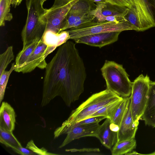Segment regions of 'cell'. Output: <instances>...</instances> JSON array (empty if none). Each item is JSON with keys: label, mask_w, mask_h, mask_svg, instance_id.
Instances as JSON below:
<instances>
[{"label": "cell", "mask_w": 155, "mask_h": 155, "mask_svg": "<svg viewBox=\"0 0 155 155\" xmlns=\"http://www.w3.org/2000/svg\"><path fill=\"white\" fill-rule=\"evenodd\" d=\"M45 69L41 107L57 96L69 107L79 99L84 91L86 73L75 43L67 41L59 46Z\"/></svg>", "instance_id": "obj_1"}, {"label": "cell", "mask_w": 155, "mask_h": 155, "mask_svg": "<svg viewBox=\"0 0 155 155\" xmlns=\"http://www.w3.org/2000/svg\"><path fill=\"white\" fill-rule=\"evenodd\" d=\"M122 98L107 89L93 94L73 110L68 118L55 130L54 133V138L61 135L64 131L76 123L89 117L104 107Z\"/></svg>", "instance_id": "obj_2"}, {"label": "cell", "mask_w": 155, "mask_h": 155, "mask_svg": "<svg viewBox=\"0 0 155 155\" xmlns=\"http://www.w3.org/2000/svg\"><path fill=\"white\" fill-rule=\"evenodd\" d=\"M42 0H26L27 16L21 32L23 48L37 39H41L45 32L46 22L43 17L47 9L43 7Z\"/></svg>", "instance_id": "obj_3"}, {"label": "cell", "mask_w": 155, "mask_h": 155, "mask_svg": "<svg viewBox=\"0 0 155 155\" xmlns=\"http://www.w3.org/2000/svg\"><path fill=\"white\" fill-rule=\"evenodd\" d=\"M101 70L107 89L123 98L130 96L132 82L122 65L107 60Z\"/></svg>", "instance_id": "obj_4"}, {"label": "cell", "mask_w": 155, "mask_h": 155, "mask_svg": "<svg viewBox=\"0 0 155 155\" xmlns=\"http://www.w3.org/2000/svg\"><path fill=\"white\" fill-rule=\"evenodd\" d=\"M129 30L137 31L136 28L128 22L120 21L118 23L110 21L99 22L94 20L69 29L70 39L79 38L93 34Z\"/></svg>", "instance_id": "obj_5"}, {"label": "cell", "mask_w": 155, "mask_h": 155, "mask_svg": "<svg viewBox=\"0 0 155 155\" xmlns=\"http://www.w3.org/2000/svg\"><path fill=\"white\" fill-rule=\"evenodd\" d=\"M150 81L147 74H141L132 82L130 108L134 121L137 126L147 103Z\"/></svg>", "instance_id": "obj_6"}, {"label": "cell", "mask_w": 155, "mask_h": 155, "mask_svg": "<svg viewBox=\"0 0 155 155\" xmlns=\"http://www.w3.org/2000/svg\"><path fill=\"white\" fill-rule=\"evenodd\" d=\"M134 4L129 8L125 21L134 25L137 31H143L155 27L150 5L147 0H133Z\"/></svg>", "instance_id": "obj_7"}, {"label": "cell", "mask_w": 155, "mask_h": 155, "mask_svg": "<svg viewBox=\"0 0 155 155\" xmlns=\"http://www.w3.org/2000/svg\"><path fill=\"white\" fill-rule=\"evenodd\" d=\"M78 0H55L52 6L47 9L43 16L46 22L45 32L60 33L68 13Z\"/></svg>", "instance_id": "obj_8"}, {"label": "cell", "mask_w": 155, "mask_h": 155, "mask_svg": "<svg viewBox=\"0 0 155 155\" xmlns=\"http://www.w3.org/2000/svg\"><path fill=\"white\" fill-rule=\"evenodd\" d=\"M56 48L48 45L41 39L25 63L14 71L17 72L26 73L32 71L37 67L41 69L45 68L47 64L45 58Z\"/></svg>", "instance_id": "obj_9"}, {"label": "cell", "mask_w": 155, "mask_h": 155, "mask_svg": "<svg viewBox=\"0 0 155 155\" xmlns=\"http://www.w3.org/2000/svg\"><path fill=\"white\" fill-rule=\"evenodd\" d=\"M93 3L88 0H78L68 13L60 32L72 28L76 22L94 9Z\"/></svg>", "instance_id": "obj_10"}, {"label": "cell", "mask_w": 155, "mask_h": 155, "mask_svg": "<svg viewBox=\"0 0 155 155\" xmlns=\"http://www.w3.org/2000/svg\"><path fill=\"white\" fill-rule=\"evenodd\" d=\"M100 125L99 123L78 125L72 126L63 133L67 136L59 147L62 148L72 141L85 137H95Z\"/></svg>", "instance_id": "obj_11"}, {"label": "cell", "mask_w": 155, "mask_h": 155, "mask_svg": "<svg viewBox=\"0 0 155 155\" xmlns=\"http://www.w3.org/2000/svg\"><path fill=\"white\" fill-rule=\"evenodd\" d=\"M120 31L98 33L74 39L76 43H83L101 48L117 41Z\"/></svg>", "instance_id": "obj_12"}, {"label": "cell", "mask_w": 155, "mask_h": 155, "mask_svg": "<svg viewBox=\"0 0 155 155\" xmlns=\"http://www.w3.org/2000/svg\"><path fill=\"white\" fill-rule=\"evenodd\" d=\"M137 128L138 126L134 123L132 117L130 99L126 111L117 132V142L135 138Z\"/></svg>", "instance_id": "obj_13"}, {"label": "cell", "mask_w": 155, "mask_h": 155, "mask_svg": "<svg viewBox=\"0 0 155 155\" xmlns=\"http://www.w3.org/2000/svg\"><path fill=\"white\" fill-rule=\"evenodd\" d=\"M117 132L114 128L110 119L106 118L100 125L95 137L105 147L111 149L117 142Z\"/></svg>", "instance_id": "obj_14"}, {"label": "cell", "mask_w": 155, "mask_h": 155, "mask_svg": "<svg viewBox=\"0 0 155 155\" xmlns=\"http://www.w3.org/2000/svg\"><path fill=\"white\" fill-rule=\"evenodd\" d=\"M141 118L146 125L155 127V81L150 80L147 103Z\"/></svg>", "instance_id": "obj_15"}, {"label": "cell", "mask_w": 155, "mask_h": 155, "mask_svg": "<svg viewBox=\"0 0 155 155\" xmlns=\"http://www.w3.org/2000/svg\"><path fill=\"white\" fill-rule=\"evenodd\" d=\"M15 117L14 108L8 103L2 102L0 108V127L13 132L15 128Z\"/></svg>", "instance_id": "obj_16"}, {"label": "cell", "mask_w": 155, "mask_h": 155, "mask_svg": "<svg viewBox=\"0 0 155 155\" xmlns=\"http://www.w3.org/2000/svg\"><path fill=\"white\" fill-rule=\"evenodd\" d=\"M96 5L100 8L102 14L105 16H114L124 19L129 8L123 6L111 4L109 3H96Z\"/></svg>", "instance_id": "obj_17"}, {"label": "cell", "mask_w": 155, "mask_h": 155, "mask_svg": "<svg viewBox=\"0 0 155 155\" xmlns=\"http://www.w3.org/2000/svg\"><path fill=\"white\" fill-rule=\"evenodd\" d=\"M135 138L117 142L111 149L112 155H126L135 149L136 147Z\"/></svg>", "instance_id": "obj_18"}, {"label": "cell", "mask_w": 155, "mask_h": 155, "mask_svg": "<svg viewBox=\"0 0 155 155\" xmlns=\"http://www.w3.org/2000/svg\"><path fill=\"white\" fill-rule=\"evenodd\" d=\"M41 39H37L32 43L22 48L16 57L15 69L20 67L25 63L38 44Z\"/></svg>", "instance_id": "obj_19"}, {"label": "cell", "mask_w": 155, "mask_h": 155, "mask_svg": "<svg viewBox=\"0 0 155 155\" xmlns=\"http://www.w3.org/2000/svg\"><path fill=\"white\" fill-rule=\"evenodd\" d=\"M0 142L6 147L14 149L22 147L21 144L14 135L10 132L0 127Z\"/></svg>", "instance_id": "obj_20"}, {"label": "cell", "mask_w": 155, "mask_h": 155, "mask_svg": "<svg viewBox=\"0 0 155 155\" xmlns=\"http://www.w3.org/2000/svg\"><path fill=\"white\" fill-rule=\"evenodd\" d=\"M123 98H122L120 99L105 106L94 113L90 117L97 116H103L106 118L110 119V120L122 101Z\"/></svg>", "instance_id": "obj_21"}, {"label": "cell", "mask_w": 155, "mask_h": 155, "mask_svg": "<svg viewBox=\"0 0 155 155\" xmlns=\"http://www.w3.org/2000/svg\"><path fill=\"white\" fill-rule=\"evenodd\" d=\"M130 99V97L124 98L122 101L110 120L112 124L118 128L126 111Z\"/></svg>", "instance_id": "obj_22"}, {"label": "cell", "mask_w": 155, "mask_h": 155, "mask_svg": "<svg viewBox=\"0 0 155 155\" xmlns=\"http://www.w3.org/2000/svg\"><path fill=\"white\" fill-rule=\"evenodd\" d=\"M11 0H0V26H4L5 21H11L13 16L10 12Z\"/></svg>", "instance_id": "obj_23"}, {"label": "cell", "mask_w": 155, "mask_h": 155, "mask_svg": "<svg viewBox=\"0 0 155 155\" xmlns=\"http://www.w3.org/2000/svg\"><path fill=\"white\" fill-rule=\"evenodd\" d=\"M14 55L13 47L10 46L8 47L3 53L0 55V75H1L9 64L14 60Z\"/></svg>", "instance_id": "obj_24"}, {"label": "cell", "mask_w": 155, "mask_h": 155, "mask_svg": "<svg viewBox=\"0 0 155 155\" xmlns=\"http://www.w3.org/2000/svg\"><path fill=\"white\" fill-rule=\"evenodd\" d=\"M95 8L90 11L87 14L94 16L97 21H110L118 23L124 21V18L114 16H105L103 15L99 7L96 5Z\"/></svg>", "instance_id": "obj_25"}, {"label": "cell", "mask_w": 155, "mask_h": 155, "mask_svg": "<svg viewBox=\"0 0 155 155\" xmlns=\"http://www.w3.org/2000/svg\"><path fill=\"white\" fill-rule=\"evenodd\" d=\"M15 68V63L12 64L10 70L5 71L0 75V103L2 101L5 95V89L10 76Z\"/></svg>", "instance_id": "obj_26"}, {"label": "cell", "mask_w": 155, "mask_h": 155, "mask_svg": "<svg viewBox=\"0 0 155 155\" xmlns=\"http://www.w3.org/2000/svg\"><path fill=\"white\" fill-rule=\"evenodd\" d=\"M26 148L34 152L36 154L41 155H54L57 154L48 152L44 148H39L35 145L32 140H31L28 143Z\"/></svg>", "instance_id": "obj_27"}, {"label": "cell", "mask_w": 155, "mask_h": 155, "mask_svg": "<svg viewBox=\"0 0 155 155\" xmlns=\"http://www.w3.org/2000/svg\"><path fill=\"white\" fill-rule=\"evenodd\" d=\"M106 118V117L103 116H97L94 117H91L85 119L83 120H82L78 122L70 127L85 124H91L96 123H99L100 122L104 119ZM68 128L66 129V130L64 131L61 133V135L63 134V133L66 130L68 129Z\"/></svg>", "instance_id": "obj_28"}, {"label": "cell", "mask_w": 155, "mask_h": 155, "mask_svg": "<svg viewBox=\"0 0 155 155\" xmlns=\"http://www.w3.org/2000/svg\"><path fill=\"white\" fill-rule=\"evenodd\" d=\"M106 2L112 5L125 6L129 8L134 4L133 0H106Z\"/></svg>", "instance_id": "obj_29"}, {"label": "cell", "mask_w": 155, "mask_h": 155, "mask_svg": "<svg viewBox=\"0 0 155 155\" xmlns=\"http://www.w3.org/2000/svg\"><path fill=\"white\" fill-rule=\"evenodd\" d=\"M12 150L15 152L21 155H34L36 154L32 151L22 147H18L13 149Z\"/></svg>", "instance_id": "obj_30"}, {"label": "cell", "mask_w": 155, "mask_h": 155, "mask_svg": "<svg viewBox=\"0 0 155 155\" xmlns=\"http://www.w3.org/2000/svg\"><path fill=\"white\" fill-rule=\"evenodd\" d=\"M65 151L67 152H79L93 153V152H100V150L98 148H83L82 149H70L66 150Z\"/></svg>", "instance_id": "obj_31"}, {"label": "cell", "mask_w": 155, "mask_h": 155, "mask_svg": "<svg viewBox=\"0 0 155 155\" xmlns=\"http://www.w3.org/2000/svg\"><path fill=\"white\" fill-rule=\"evenodd\" d=\"M150 5L153 20L155 23V0H147Z\"/></svg>", "instance_id": "obj_32"}, {"label": "cell", "mask_w": 155, "mask_h": 155, "mask_svg": "<svg viewBox=\"0 0 155 155\" xmlns=\"http://www.w3.org/2000/svg\"><path fill=\"white\" fill-rule=\"evenodd\" d=\"M22 0H11V4L14 7L19 5Z\"/></svg>", "instance_id": "obj_33"}, {"label": "cell", "mask_w": 155, "mask_h": 155, "mask_svg": "<svg viewBox=\"0 0 155 155\" xmlns=\"http://www.w3.org/2000/svg\"><path fill=\"white\" fill-rule=\"evenodd\" d=\"M92 2L96 3H105L106 0H88Z\"/></svg>", "instance_id": "obj_34"}, {"label": "cell", "mask_w": 155, "mask_h": 155, "mask_svg": "<svg viewBox=\"0 0 155 155\" xmlns=\"http://www.w3.org/2000/svg\"><path fill=\"white\" fill-rule=\"evenodd\" d=\"M138 154H142L140 153H139L135 151H131L127 153L126 155H138Z\"/></svg>", "instance_id": "obj_35"}, {"label": "cell", "mask_w": 155, "mask_h": 155, "mask_svg": "<svg viewBox=\"0 0 155 155\" xmlns=\"http://www.w3.org/2000/svg\"><path fill=\"white\" fill-rule=\"evenodd\" d=\"M146 154L150 155H155V151L151 153H150L149 154Z\"/></svg>", "instance_id": "obj_36"}, {"label": "cell", "mask_w": 155, "mask_h": 155, "mask_svg": "<svg viewBox=\"0 0 155 155\" xmlns=\"http://www.w3.org/2000/svg\"><path fill=\"white\" fill-rule=\"evenodd\" d=\"M47 0H42V1L43 2V3H44Z\"/></svg>", "instance_id": "obj_37"}]
</instances>
